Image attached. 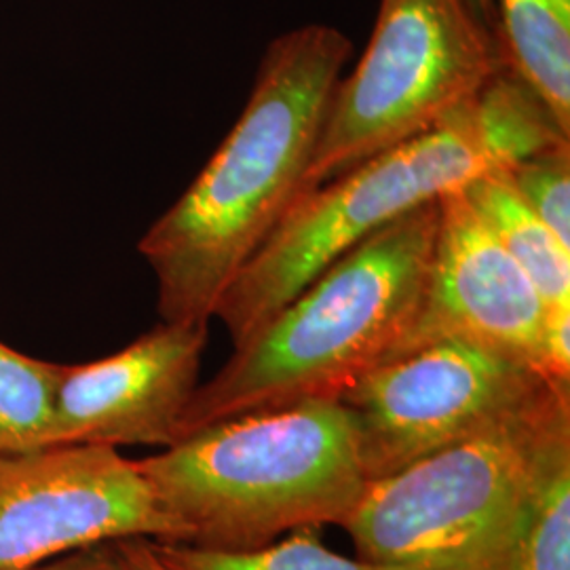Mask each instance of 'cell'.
I'll list each match as a JSON object with an SVG mask.
<instances>
[{
  "mask_svg": "<svg viewBox=\"0 0 570 570\" xmlns=\"http://www.w3.org/2000/svg\"><path fill=\"white\" fill-rule=\"evenodd\" d=\"M117 548L131 570H169L155 556L150 539H121Z\"/></svg>",
  "mask_w": 570,
  "mask_h": 570,
  "instance_id": "ac0fdd59",
  "label": "cell"
},
{
  "mask_svg": "<svg viewBox=\"0 0 570 570\" xmlns=\"http://www.w3.org/2000/svg\"><path fill=\"white\" fill-rule=\"evenodd\" d=\"M564 385L520 357L449 338L372 367L338 397L367 482L387 478Z\"/></svg>",
  "mask_w": 570,
  "mask_h": 570,
  "instance_id": "52a82bcc",
  "label": "cell"
},
{
  "mask_svg": "<svg viewBox=\"0 0 570 570\" xmlns=\"http://www.w3.org/2000/svg\"><path fill=\"white\" fill-rule=\"evenodd\" d=\"M515 193L570 247V146H551L505 169Z\"/></svg>",
  "mask_w": 570,
  "mask_h": 570,
  "instance_id": "2e32d148",
  "label": "cell"
},
{
  "mask_svg": "<svg viewBox=\"0 0 570 570\" xmlns=\"http://www.w3.org/2000/svg\"><path fill=\"white\" fill-rule=\"evenodd\" d=\"M505 66L497 35L468 0H381L364 58L332 91L292 205L433 129Z\"/></svg>",
  "mask_w": 570,
  "mask_h": 570,
  "instance_id": "8992f818",
  "label": "cell"
},
{
  "mask_svg": "<svg viewBox=\"0 0 570 570\" xmlns=\"http://www.w3.org/2000/svg\"><path fill=\"white\" fill-rule=\"evenodd\" d=\"M570 428V385L367 482L341 524L360 558L423 570H489L551 440Z\"/></svg>",
  "mask_w": 570,
  "mask_h": 570,
  "instance_id": "277c9868",
  "label": "cell"
},
{
  "mask_svg": "<svg viewBox=\"0 0 570 570\" xmlns=\"http://www.w3.org/2000/svg\"><path fill=\"white\" fill-rule=\"evenodd\" d=\"M463 193L537 287L546 315L570 313V247L524 204L505 169L475 178Z\"/></svg>",
  "mask_w": 570,
  "mask_h": 570,
  "instance_id": "7c38bea8",
  "label": "cell"
},
{
  "mask_svg": "<svg viewBox=\"0 0 570 570\" xmlns=\"http://www.w3.org/2000/svg\"><path fill=\"white\" fill-rule=\"evenodd\" d=\"M30 570H131L125 562L121 551L117 548V541L100 543L82 550L68 551L60 560L47 567H35Z\"/></svg>",
  "mask_w": 570,
  "mask_h": 570,
  "instance_id": "e0dca14e",
  "label": "cell"
},
{
  "mask_svg": "<svg viewBox=\"0 0 570 570\" xmlns=\"http://www.w3.org/2000/svg\"><path fill=\"white\" fill-rule=\"evenodd\" d=\"M438 223L440 199L379 228L324 268L195 389L178 440L245 412L338 400L381 366L421 303Z\"/></svg>",
  "mask_w": 570,
  "mask_h": 570,
  "instance_id": "7a4b0ae2",
  "label": "cell"
},
{
  "mask_svg": "<svg viewBox=\"0 0 570 570\" xmlns=\"http://www.w3.org/2000/svg\"><path fill=\"white\" fill-rule=\"evenodd\" d=\"M121 539L186 541L138 461L104 444L0 452V570Z\"/></svg>",
  "mask_w": 570,
  "mask_h": 570,
  "instance_id": "ba28073f",
  "label": "cell"
},
{
  "mask_svg": "<svg viewBox=\"0 0 570 570\" xmlns=\"http://www.w3.org/2000/svg\"><path fill=\"white\" fill-rule=\"evenodd\" d=\"M511 70L570 136V0H492Z\"/></svg>",
  "mask_w": 570,
  "mask_h": 570,
  "instance_id": "8fae6325",
  "label": "cell"
},
{
  "mask_svg": "<svg viewBox=\"0 0 570 570\" xmlns=\"http://www.w3.org/2000/svg\"><path fill=\"white\" fill-rule=\"evenodd\" d=\"M320 527L292 530L282 541L249 551L205 550L188 543H153L155 556L169 570H423L346 558L327 550Z\"/></svg>",
  "mask_w": 570,
  "mask_h": 570,
  "instance_id": "5bb4252c",
  "label": "cell"
},
{
  "mask_svg": "<svg viewBox=\"0 0 570 570\" xmlns=\"http://www.w3.org/2000/svg\"><path fill=\"white\" fill-rule=\"evenodd\" d=\"M353 45L308 23L266 47L242 117L138 252L167 324H209L239 271L296 197Z\"/></svg>",
  "mask_w": 570,
  "mask_h": 570,
  "instance_id": "6da1fadb",
  "label": "cell"
},
{
  "mask_svg": "<svg viewBox=\"0 0 570 570\" xmlns=\"http://www.w3.org/2000/svg\"><path fill=\"white\" fill-rule=\"evenodd\" d=\"M209 324L161 322L98 362L61 367L45 446H171L195 389Z\"/></svg>",
  "mask_w": 570,
  "mask_h": 570,
  "instance_id": "30bf717a",
  "label": "cell"
},
{
  "mask_svg": "<svg viewBox=\"0 0 570 570\" xmlns=\"http://www.w3.org/2000/svg\"><path fill=\"white\" fill-rule=\"evenodd\" d=\"M513 164L480 119L473 98L433 129L374 155L292 205L228 285L214 317L225 324L233 345H244L372 233Z\"/></svg>",
  "mask_w": 570,
  "mask_h": 570,
  "instance_id": "5b68a950",
  "label": "cell"
},
{
  "mask_svg": "<svg viewBox=\"0 0 570 570\" xmlns=\"http://www.w3.org/2000/svg\"><path fill=\"white\" fill-rule=\"evenodd\" d=\"M546 305L469 204L463 188L440 199V223L421 303L387 364L416 348L463 338L505 351L543 374Z\"/></svg>",
  "mask_w": 570,
  "mask_h": 570,
  "instance_id": "9c48e42d",
  "label": "cell"
},
{
  "mask_svg": "<svg viewBox=\"0 0 570 570\" xmlns=\"http://www.w3.org/2000/svg\"><path fill=\"white\" fill-rule=\"evenodd\" d=\"M489 570H570V428L543 452L520 515Z\"/></svg>",
  "mask_w": 570,
  "mask_h": 570,
  "instance_id": "4fadbf2b",
  "label": "cell"
},
{
  "mask_svg": "<svg viewBox=\"0 0 570 570\" xmlns=\"http://www.w3.org/2000/svg\"><path fill=\"white\" fill-rule=\"evenodd\" d=\"M468 2L480 21L497 35V16H494L492 0H468Z\"/></svg>",
  "mask_w": 570,
  "mask_h": 570,
  "instance_id": "d6986e66",
  "label": "cell"
},
{
  "mask_svg": "<svg viewBox=\"0 0 570 570\" xmlns=\"http://www.w3.org/2000/svg\"><path fill=\"white\" fill-rule=\"evenodd\" d=\"M188 546L249 551L341 527L367 480L351 410L306 400L209 423L138 461Z\"/></svg>",
  "mask_w": 570,
  "mask_h": 570,
  "instance_id": "3957f363",
  "label": "cell"
},
{
  "mask_svg": "<svg viewBox=\"0 0 570 570\" xmlns=\"http://www.w3.org/2000/svg\"><path fill=\"white\" fill-rule=\"evenodd\" d=\"M61 367L0 343V452L47 444Z\"/></svg>",
  "mask_w": 570,
  "mask_h": 570,
  "instance_id": "9a60e30c",
  "label": "cell"
}]
</instances>
